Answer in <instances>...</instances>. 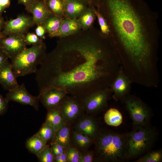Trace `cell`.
Masks as SVG:
<instances>
[{
    "label": "cell",
    "instance_id": "obj_6",
    "mask_svg": "<svg viewBox=\"0 0 162 162\" xmlns=\"http://www.w3.org/2000/svg\"><path fill=\"white\" fill-rule=\"evenodd\" d=\"M124 103L135 126L149 125L151 113L142 100L134 96H126Z\"/></svg>",
    "mask_w": 162,
    "mask_h": 162
},
{
    "label": "cell",
    "instance_id": "obj_18",
    "mask_svg": "<svg viewBox=\"0 0 162 162\" xmlns=\"http://www.w3.org/2000/svg\"><path fill=\"white\" fill-rule=\"evenodd\" d=\"M80 27L79 22L75 18H66L62 20L57 32L53 37L65 36L76 32Z\"/></svg>",
    "mask_w": 162,
    "mask_h": 162
},
{
    "label": "cell",
    "instance_id": "obj_11",
    "mask_svg": "<svg viewBox=\"0 0 162 162\" xmlns=\"http://www.w3.org/2000/svg\"><path fill=\"white\" fill-rule=\"evenodd\" d=\"M9 102H16L19 103L33 106L36 110L39 108V97L34 96L28 92L24 83L19 85L14 89L9 91L5 97Z\"/></svg>",
    "mask_w": 162,
    "mask_h": 162
},
{
    "label": "cell",
    "instance_id": "obj_10",
    "mask_svg": "<svg viewBox=\"0 0 162 162\" xmlns=\"http://www.w3.org/2000/svg\"><path fill=\"white\" fill-rule=\"evenodd\" d=\"M26 45L23 34L4 36L0 39V50L10 59L25 49Z\"/></svg>",
    "mask_w": 162,
    "mask_h": 162
},
{
    "label": "cell",
    "instance_id": "obj_39",
    "mask_svg": "<svg viewBox=\"0 0 162 162\" xmlns=\"http://www.w3.org/2000/svg\"><path fill=\"white\" fill-rule=\"evenodd\" d=\"M10 4V0H0V4L4 9L8 7Z\"/></svg>",
    "mask_w": 162,
    "mask_h": 162
},
{
    "label": "cell",
    "instance_id": "obj_21",
    "mask_svg": "<svg viewBox=\"0 0 162 162\" xmlns=\"http://www.w3.org/2000/svg\"><path fill=\"white\" fill-rule=\"evenodd\" d=\"M26 145L30 152L37 156L47 144L41 140L36 133L27 140Z\"/></svg>",
    "mask_w": 162,
    "mask_h": 162
},
{
    "label": "cell",
    "instance_id": "obj_31",
    "mask_svg": "<svg viewBox=\"0 0 162 162\" xmlns=\"http://www.w3.org/2000/svg\"><path fill=\"white\" fill-rule=\"evenodd\" d=\"M94 13L97 17L102 32L104 34H108L110 32V29L105 19L98 12L95 11Z\"/></svg>",
    "mask_w": 162,
    "mask_h": 162
},
{
    "label": "cell",
    "instance_id": "obj_41",
    "mask_svg": "<svg viewBox=\"0 0 162 162\" xmlns=\"http://www.w3.org/2000/svg\"><path fill=\"white\" fill-rule=\"evenodd\" d=\"M60 162H68L67 155L65 151L60 154Z\"/></svg>",
    "mask_w": 162,
    "mask_h": 162
},
{
    "label": "cell",
    "instance_id": "obj_14",
    "mask_svg": "<svg viewBox=\"0 0 162 162\" xmlns=\"http://www.w3.org/2000/svg\"><path fill=\"white\" fill-rule=\"evenodd\" d=\"M130 86L128 76L122 70L119 71L111 86L115 98L118 100L124 98L127 95Z\"/></svg>",
    "mask_w": 162,
    "mask_h": 162
},
{
    "label": "cell",
    "instance_id": "obj_26",
    "mask_svg": "<svg viewBox=\"0 0 162 162\" xmlns=\"http://www.w3.org/2000/svg\"><path fill=\"white\" fill-rule=\"evenodd\" d=\"M45 4L55 15L59 17L63 14L64 7L62 0H47Z\"/></svg>",
    "mask_w": 162,
    "mask_h": 162
},
{
    "label": "cell",
    "instance_id": "obj_24",
    "mask_svg": "<svg viewBox=\"0 0 162 162\" xmlns=\"http://www.w3.org/2000/svg\"><path fill=\"white\" fill-rule=\"evenodd\" d=\"M104 120L108 125L117 127L122 123L123 117L122 114L118 110L112 108L108 110L105 113Z\"/></svg>",
    "mask_w": 162,
    "mask_h": 162
},
{
    "label": "cell",
    "instance_id": "obj_5",
    "mask_svg": "<svg viewBox=\"0 0 162 162\" xmlns=\"http://www.w3.org/2000/svg\"><path fill=\"white\" fill-rule=\"evenodd\" d=\"M157 133L149 125L135 126L128 134L129 159L136 158L147 152L156 140Z\"/></svg>",
    "mask_w": 162,
    "mask_h": 162
},
{
    "label": "cell",
    "instance_id": "obj_27",
    "mask_svg": "<svg viewBox=\"0 0 162 162\" xmlns=\"http://www.w3.org/2000/svg\"><path fill=\"white\" fill-rule=\"evenodd\" d=\"M162 160L161 150L153 151L141 156L136 162H160Z\"/></svg>",
    "mask_w": 162,
    "mask_h": 162
},
{
    "label": "cell",
    "instance_id": "obj_40",
    "mask_svg": "<svg viewBox=\"0 0 162 162\" xmlns=\"http://www.w3.org/2000/svg\"><path fill=\"white\" fill-rule=\"evenodd\" d=\"M4 23L3 19L0 17V39L3 37L2 32L3 29Z\"/></svg>",
    "mask_w": 162,
    "mask_h": 162
},
{
    "label": "cell",
    "instance_id": "obj_28",
    "mask_svg": "<svg viewBox=\"0 0 162 162\" xmlns=\"http://www.w3.org/2000/svg\"><path fill=\"white\" fill-rule=\"evenodd\" d=\"M37 156L40 162H53L54 161L55 156L50 147L47 145Z\"/></svg>",
    "mask_w": 162,
    "mask_h": 162
},
{
    "label": "cell",
    "instance_id": "obj_8",
    "mask_svg": "<svg viewBox=\"0 0 162 162\" xmlns=\"http://www.w3.org/2000/svg\"><path fill=\"white\" fill-rule=\"evenodd\" d=\"M112 91L110 88L93 92L80 100L84 112L88 114L97 113L103 109L107 105Z\"/></svg>",
    "mask_w": 162,
    "mask_h": 162
},
{
    "label": "cell",
    "instance_id": "obj_9",
    "mask_svg": "<svg viewBox=\"0 0 162 162\" xmlns=\"http://www.w3.org/2000/svg\"><path fill=\"white\" fill-rule=\"evenodd\" d=\"M68 94L65 90L49 87L40 90L39 100L47 111L58 109L62 101Z\"/></svg>",
    "mask_w": 162,
    "mask_h": 162
},
{
    "label": "cell",
    "instance_id": "obj_23",
    "mask_svg": "<svg viewBox=\"0 0 162 162\" xmlns=\"http://www.w3.org/2000/svg\"><path fill=\"white\" fill-rule=\"evenodd\" d=\"M62 21L59 16L51 14L41 25L44 28L50 36L53 37L59 29Z\"/></svg>",
    "mask_w": 162,
    "mask_h": 162
},
{
    "label": "cell",
    "instance_id": "obj_37",
    "mask_svg": "<svg viewBox=\"0 0 162 162\" xmlns=\"http://www.w3.org/2000/svg\"><path fill=\"white\" fill-rule=\"evenodd\" d=\"M8 58V56L5 53L0 50V68L9 61Z\"/></svg>",
    "mask_w": 162,
    "mask_h": 162
},
{
    "label": "cell",
    "instance_id": "obj_33",
    "mask_svg": "<svg viewBox=\"0 0 162 162\" xmlns=\"http://www.w3.org/2000/svg\"><path fill=\"white\" fill-rule=\"evenodd\" d=\"M94 153L93 151H86L80 152L79 162H92L94 161Z\"/></svg>",
    "mask_w": 162,
    "mask_h": 162
},
{
    "label": "cell",
    "instance_id": "obj_35",
    "mask_svg": "<svg viewBox=\"0 0 162 162\" xmlns=\"http://www.w3.org/2000/svg\"><path fill=\"white\" fill-rule=\"evenodd\" d=\"M8 103L5 98L4 97L0 94V116L4 115L6 112Z\"/></svg>",
    "mask_w": 162,
    "mask_h": 162
},
{
    "label": "cell",
    "instance_id": "obj_3",
    "mask_svg": "<svg viewBox=\"0 0 162 162\" xmlns=\"http://www.w3.org/2000/svg\"><path fill=\"white\" fill-rule=\"evenodd\" d=\"M94 143L98 161L121 162L129 159L128 134L101 130Z\"/></svg>",
    "mask_w": 162,
    "mask_h": 162
},
{
    "label": "cell",
    "instance_id": "obj_36",
    "mask_svg": "<svg viewBox=\"0 0 162 162\" xmlns=\"http://www.w3.org/2000/svg\"><path fill=\"white\" fill-rule=\"evenodd\" d=\"M46 30L41 25H38L35 29V34L40 39L44 38Z\"/></svg>",
    "mask_w": 162,
    "mask_h": 162
},
{
    "label": "cell",
    "instance_id": "obj_16",
    "mask_svg": "<svg viewBox=\"0 0 162 162\" xmlns=\"http://www.w3.org/2000/svg\"><path fill=\"white\" fill-rule=\"evenodd\" d=\"M16 78L9 61L0 68V84L4 89L10 91L17 87Z\"/></svg>",
    "mask_w": 162,
    "mask_h": 162
},
{
    "label": "cell",
    "instance_id": "obj_25",
    "mask_svg": "<svg viewBox=\"0 0 162 162\" xmlns=\"http://www.w3.org/2000/svg\"><path fill=\"white\" fill-rule=\"evenodd\" d=\"M56 132L53 128L44 122L37 133L41 140L47 144L52 140Z\"/></svg>",
    "mask_w": 162,
    "mask_h": 162
},
{
    "label": "cell",
    "instance_id": "obj_22",
    "mask_svg": "<svg viewBox=\"0 0 162 162\" xmlns=\"http://www.w3.org/2000/svg\"><path fill=\"white\" fill-rule=\"evenodd\" d=\"M45 123L56 131L64 124L58 109L47 111Z\"/></svg>",
    "mask_w": 162,
    "mask_h": 162
},
{
    "label": "cell",
    "instance_id": "obj_17",
    "mask_svg": "<svg viewBox=\"0 0 162 162\" xmlns=\"http://www.w3.org/2000/svg\"><path fill=\"white\" fill-rule=\"evenodd\" d=\"M94 141L86 134L76 131H71L70 145L80 152L88 150Z\"/></svg>",
    "mask_w": 162,
    "mask_h": 162
},
{
    "label": "cell",
    "instance_id": "obj_2",
    "mask_svg": "<svg viewBox=\"0 0 162 162\" xmlns=\"http://www.w3.org/2000/svg\"><path fill=\"white\" fill-rule=\"evenodd\" d=\"M113 28L137 74L151 69L152 48L144 26L129 0H106Z\"/></svg>",
    "mask_w": 162,
    "mask_h": 162
},
{
    "label": "cell",
    "instance_id": "obj_1",
    "mask_svg": "<svg viewBox=\"0 0 162 162\" xmlns=\"http://www.w3.org/2000/svg\"><path fill=\"white\" fill-rule=\"evenodd\" d=\"M118 64L101 44L89 42L66 43L46 55L35 73V79L40 90L62 88L81 100L93 92L110 88Z\"/></svg>",
    "mask_w": 162,
    "mask_h": 162
},
{
    "label": "cell",
    "instance_id": "obj_42",
    "mask_svg": "<svg viewBox=\"0 0 162 162\" xmlns=\"http://www.w3.org/2000/svg\"><path fill=\"white\" fill-rule=\"evenodd\" d=\"M4 8L0 4V14L4 10Z\"/></svg>",
    "mask_w": 162,
    "mask_h": 162
},
{
    "label": "cell",
    "instance_id": "obj_32",
    "mask_svg": "<svg viewBox=\"0 0 162 162\" xmlns=\"http://www.w3.org/2000/svg\"><path fill=\"white\" fill-rule=\"evenodd\" d=\"M25 41L27 45H35L42 43L41 39L35 34L28 33L25 36Z\"/></svg>",
    "mask_w": 162,
    "mask_h": 162
},
{
    "label": "cell",
    "instance_id": "obj_12",
    "mask_svg": "<svg viewBox=\"0 0 162 162\" xmlns=\"http://www.w3.org/2000/svg\"><path fill=\"white\" fill-rule=\"evenodd\" d=\"M34 24L32 18L20 15L4 23L2 34L3 36L13 34H23Z\"/></svg>",
    "mask_w": 162,
    "mask_h": 162
},
{
    "label": "cell",
    "instance_id": "obj_15",
    "mask_svg": "<svg viewBox=\"0 0 162 162\" xmlns=\"http://www.w3.org/2000/svg\"><path fill=\"white\" fill-rule=\"evenodd\" d=\"M26 9L32 14L34 24L41 25L51 14L45 3L36 0Z\"/></svg>",
    "mask_w": 162,
    "mask_h": 162
},
{
    "label": "cell",
    "instance_id": "obj_4",
    "mask_svg": "<svg viewBox=\"0 0 162 162\" xmlns=\"http://www.w3.org/2000/svg\"><path fill=\"white\" fill-rule=\"evenodd\" d=\"M44 44L32 45L10 59L12 70L17 77L36 73L46 54Z\"/></svg>",
    "mask_w": 162,
    "mask_h": 162
},
{
    "label": "cell",
    "instance_id": "obj_30",
    "mask_svg": "<svg viewBox=\"0 0 162 162\" xmlns=\"http://www.w3.org/2000/svg\"><path fill=\"white\" fill-rule=\"evenodd\" d=\"M68 162H79L80 152L76 148L70 145L65 148Z\"/></svg>",
    "mask_w": 162,
    "mask_h": 162
},
{
    "label": "cell",
    "instance_id": "obj_38",
    "mask_svg": "<svg viewBox=\"0 0 162 162\" xmlns=\"http://www.w3.org/2000/svg\"><path fill=\"white\" fill-rule=\"evenodd\" d=\"M19 2L24 5L27 9L36 0H18Z\"/></svg>",
    "mask_w": 162,
    "mask_h": 162
},
{
    "label": "cell",
    "instance_id": "obj_29",
    "mask_svg": "<svg viewBox=\"0 0 162 162\" xmlns=\"http://www.w3.org/2000/svg\"><path fill=\"white\" fill-rule=\"evenodd\" d=\"M94 19V15L91 10H87L81 16L79 21L80 26L84 28L90 27Z\"/></svg>",
    "mask_w": 162,
    "mask_h": 162
},
{
    "label": "cell",
    "instance_id": "obj_13",
    "mask_svg": "<svg viewBox=\"0 0 162 162\" xmlns=\"http://www.w3.org/2000/svg\"><path fill=\"white\" fill-rule=\"evenodd\" d=\"M74 123L73 130L86 134L94 142L101 131L97 120L91 116H82Z\"/></svg>",
    "mask_w": 162,
    "mask_h": 162
},
{
    "label": "cell",
    "instance_id": "obj_19",
    "mask_svg": "<svg viewBox=\"0 0 162 162\" xmlns=\"http://www.w3.org/2000/svg\"><path fill=\"white\" fill-rule=\"evenodd\" d=\"M70 125L64 124L57 130L54 138L51 142H56L65 148L70 145L71 131Z\"/></svg>",
    "mask_w": 162,
    "mask_h": 162
},
{
    "label": "cell",
    "instance_id": "obj_34",
    "mask_svg": "<svg viewBox=\"0 0 162 162\" xmlns=\"http://www.w3.org/2000/svg\"><path fill=\"white\" fill-rule=\"evenodd\" d=\"M50 147L55 156L61 154L65 150V148L56 142H51Z\"/></svg>",
    "mask_w": 162,
    "mask_h": 162
},
{
    "label": "cell",
    "instance_id": "obj_7",
    "mask_svg": "<svg viewBox=\"0 0 162 162\" xmlns=\"http://www.w3.org/2000/svg\"><path fill=\"white\" fill-rule=\"evenodd\" d=\"M64 124L74 123L84 112L80 100L67 95L63 99L58 109Z\"/></svg>",
    "mask_w": 162,
    "mask_h": 162
},
{
    "label": "cell",
    "instance_id": "obj_20",
    "mask_svg": "<svg viewBox=\"0 0 162 162\" xmlns=\"http://www.w3.org/2000/svg\"><path fill=\"white\" fill-rule=\"evenodd\" d=\"M65 10L67 16L70 18H75L83 11L85 7L78 0H66L65 2Z\"/></svg>",
    "mask_w": 162,
    "mask_h": 162
}]
</instances>
